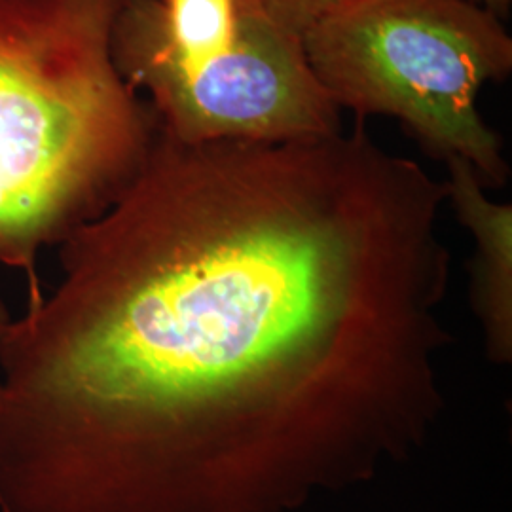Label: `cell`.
<instances>
[{
	"label": "cell",
	"instance_id": "cell-1",
	"mask_svg": "<svg viewBox=\"0 0 512 512\" xmlns=\"http://www.w3.org/2000/svg\"><path fill=\"white\" fill-rule=\"evenodd\" d=\"M446 184L355 129L186 143L0 336V512H298L444 410Z\"/></svg>",
	"mask_w": 512,
	"mask_h": 512
},
{
	"label": "cell",
	"instance_id": "cell-2",
	"mask_svg": "<svg viewBox=\"0 0 512 512\" xmlns=\"http://www.w3.org/2000/svg\"><path fill=\"white\" fill-rule=\"evenodd\" d=\"M122 0H0V264L42 298L37 258L135 177L158 120L118 73Z\"/></svg>",
	"mask_w": 512,
	"mask_h": 512
},
{
	"label": "cell",
	"instance_id": "cell-3",
	"mask_svg": "<svg viewBox=\"0 0 512 512\" xmlns=\"http://www.w3.org/2000/svg\"><path fill=\"white\" fill-rule=\"evenodd\" d=\"M311 69L338 109L389 116L440 162L461 160L484 188L511 169L476 107L512 71V38L473 0H346L302 35Z\"/></svg>",
	"mask_w": 512,
	"mask_h": 512
},
{
	"label": "cell",
	"instance_id": "cell-4",
	"mask_svg": "<svg viewBox=\"0 0 512 512\" xmlns=\"http://www.w3.org/2000/svg\"><path fill=\"white\" fill-rule=\"evenodd\" d=\"M236 37L196 73L162 78L145 93L158 126L186 143L293 141L342 129L302 37L238 8Z\"/></svg>",
	"mask_w": 512,
	"mask_h": 512
},
{
	"label": "cell",
	"instance_id": "cell-5",
	"mask_svg": "<svg viewBox=\"0 0 512 512\" xmlns=\"http://www.w3.org/2000/svg\"><path fill=\"white\" fill-rule=\"evenodd\" d=\"M234 0H122L112 23V61L135 92L196 73L236 37Z\"/></svg>",
	"mask_w": 512,
	"mask_h": 512
},
{
	"label": "cell",
	"instance_id": "cell-6",
	"mask_svg": "<svg viewBox=\"0 0 512 512\" xmlns=\"http://www.w3.org/2000/svg\"><path fill=\"white\" fill-rule=\"evenodd\" d=\"M446 202L475 239L471 304L482 327L486 355L495 365L512 361V205L494 202L475 171L448 160Z\"/></svg>",
	"mask_w": 512,
	"mask_h": 512
},
{
	"label": "cell",
	"instance_id": "cell-7",
	"mask_svg": "<svg viewBox=\"0 0 512 512\" xmlns=\"http://www.w3.org/2000/svg\"><path fill=\"white\" fill-rule=\"evenodd\" d=\"M238 8L256 12L275 25L304 35L317 19L323 18L346 0H234Z\"/></svg>",
	"mask_w": 512,
	"mask_h": 512
},
{
	"label": "cell",
	"instance_id": "cell-8",
	"mask_svg": "<svg viewBox=\"0 0 512 512\" xmlns=\"http://www.w3.org/2000/svg\"><path fill=\"white\" fill-rule=\"evenodd\" d=\"M473 2L484 6V8H488V10H492L499 18L509 12V8H511L512 4V0H473Z\"/></svg>",
	"mask_w": 512,
	"mask_h": 512
},
{
	"label": "cell",
	"instance_id": "cell-9",
	"mask_svg": "<svg viewBox=\"0 0 512 512\" xmlns=\"http://www.w3.org/2000/svg\"><path fill=\"white\" fill-rule=\"evenodd\" d=\"M12 321V315H10V311L6 308V304L0 300V336H2V332L6 329V325ZM0 403H2V382H0Z\"/></svg>",
	"mask_w": 512,
	"mask_h": 512
}]
</instances>
